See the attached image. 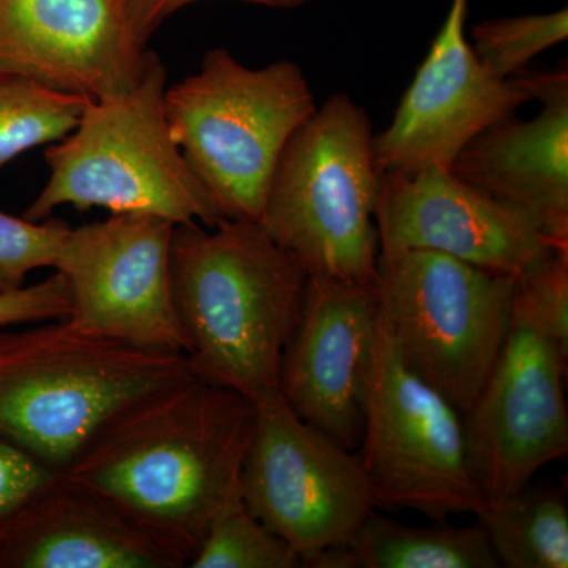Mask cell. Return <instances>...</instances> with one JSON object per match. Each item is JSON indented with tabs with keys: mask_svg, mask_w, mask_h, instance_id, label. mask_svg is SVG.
Instances as JSON below:
<instances>
[{
	"mask_svg": "<svg viewBox=\"0 0 568 568\" xmlns=\"http://www.w3.org/2000/svg\"><path fill=\"white\" fill-rule=\"evenodd\" d=\"M254 420L252 398L190 376L112 417L63 473L189 567L241 499Z\"/></svg>",
	"mask_w": 568,
	"mask_h": 568,
	"instance_id": "obj_1",
	"label": "cell"
},
{
	"mask_svg": "<svg viewBox=\"0 0 568 568\" xmlns=\"http://www.w3.org/2000/svg\"><path fill=\"white\" fill-rule=\"evenodd\" d=\"M171 283L192 375L253 402L278 390L308 275L261 223L178 224Z\"/></svg>",
	"mask_w": 568,
	"mask_h": 568,
	"instance_id": "obj_2",
	"label": "cell"
},
{
	"mask_svg": "<svg viewBox=\"0 0 568 568\" xmlns=\"http://www.w3.org/2000/svg\"><path fill=\"white\" fill-rule=\"evenodd\" d=\"M193 376L182 354L89 334L69 320L0 331V437L63 473L112 417Z\"/></svg>",
	"mask_w": 568,
	"mask_h": 568,
	"instance_id": "obj_3",
	"label": "cell"
},
{
	"mask_svg": "<svg viewBox=\"0 0 568 568\" xmlns=\"http://www.w3.org/2000/svg\"><path fill=\"white\" fill-rule=\"evenodd\" d=\"M166 88V69L153 54L132 89L89 100L77 129L44 152L50 178L22 216L44 222L55 209L70 205L159 216L175 226L223 222L171 133Z\"/></svg>",
	"mask_w": 568,
	"mask_h": 568,
	"instance_id": "obj_4",
	"label": "cell"
},
{
	"mask_svg": "<svg viewBox=\"0 0 568 568\" xmlns=\"http://www.w3.org/2000/svg\"><path fill=\"white\" fill-rule=\"evenodd\" d=\"M364 108L335 93L291 136L261 226L310 278L375 283L381 173Z\"/></svg>",
	"mask_w": 568,
	"mask_h": 568,
	"instance_id": "obj_5",
	"label": "cell"
},
{
	"mask_svg": "<svg viewBox=\"0 0 568 568\" xmlns=\"http://www.w3.org/2000/svg\"><path fill=\"white\" fill-rule=\"evenodd\" d=\"M164 111L179 149L224 219L261 223L276 164L316 111L297 63L250 69L224 48L168 85Z\"/></svg>",
	"mask_w": 568,
	"mask_h": 568,
	"instance_id": "obj_6",
	"label": "cell"
},
{
	"mask_svg": "<svg viewBox=\"0 0 568 568\" xmlns=\"http://www.w3.org/2000/svg\"><path fill=\"white\" fill-rule=\"evenodd\" d=\"M517 276L447 254H379V316L403 364L462 416L476 403L506 343Z\"/></svg>",
	"mask_w": 568,
	"mask_h": 568,
	"instance_id": "obj_7",
	"label": "cell"
},
{
	"mask_svg": "<svg viewBox=\"0 0 568 568\" xmlns=\"http://www.w3.org/2000/svg\"><path fill=\"white\" fill-rule=\"evenodd\" d=\"M361 439L357 457L377 508L414 510L435 523L484 510L462 414L403 364L381 316Z\"/></svg>",
	"mask_w": 568,
	"mask_h": 568,
	"instance_id": "obj_8",
	"label": "cell"
},
{
	"mask_svg": "<svg viewBox=\"0 0 568 568\" xmlns=\"http://www.w3.org/2000/svg\"><path fill=\"white\" fill-rule=\"evenodd\" d=\"M256 403L241 473V499L298 552L304 567L346 544L377 504L361 459L306 424L278 390Z\"/></svg>",
	"mask_w": 568,
	"mask_h": 568,
	"instance_id": "obj_9",
	"label": "cell"
},
{
	"mask_svg": "<svg viewBox=\"0 0 568 568\" xmlns=\"http://www.w3.org/2000/svg\"><path fill=\"white\" fill-rule=\"evenodd\" d=\"M175 224L159 216L118 213L70 227L54 271L69 284L74 327L152 351H189L171 283Z\"/></svg>",
	"mask_w": 568,
	"mask_h": 568,
	"instance_id": "obj_10",
	"label": "cell"
},
{
	"mask_svg": "<svg viewBox=\"0 0 568 568\" xmlns=\"http://www.w3.org/2000/svg\"><path fill=\"white\" fill-rule=\"evenodd\" d=\"M568 355L514 308L487 384L463 416L467 463L485 504L526 487L541 467L566 457Z\"/></svg>",
	"mask_w": 568,
	"mask_h": 568,
	"instance_id": "obj_11",
	"label": "cell"
},
{
	"mask_svg": "<svg viewBox=\"0 0 568 568\" xmlns=\"http://www.w3.org/2000/svg\"><path fill=\"white\" fill-rule=\"evenodd\" d=\"M467 0H452L428 55L399 100L394 121L373 136L379 173L446 168L474 138L532 102L521 73L497 80L466 39Z\"/></svg>",
	"mask_w": 568,
	"mask_h": 568,
	"instance_id": "obj_12",
	"label": "cell"
},
{
	"mask_svg": "<svg viewBox=\"0 0 568 568\" xmlns=\"http://www.w3.org/2000/svg\"><path fill=\"white\" fill-rule=\"evenodd\" d=\"M381 253L425 250L511 276L560 248L528 213L459 181L446 168L381 173Z\"/></svg>",
	"mask_w": 568,
	"mask_h": 568,
	"instance_id": "obj_13",
	"label": "cell"
},
{
	"mask_svg": "<svg viewBox=\"0 0 568 568\" xmlns=\"http://www.w3.org/2000/svg\"><path fill=\"white\" fill-rule=\"evenodd\" d=\"M377 324L376 282L308 276L301 317L280 364L284 402L347 450L362 436Z\"/></svg>",
	"mask_w": 568,
	"mask_h": 568,
	"instance_id": "obj_14",
	"label": "cell"
},
{
	"mask_svg": "<svg viewBox=\"0 0 568 568\" xmlns=\"http://www.w3.org/2000/svg\"><path fill=\"white\" fill-rule=\"evenodd\" d=\"M152 58L125 0H0V74L99 100L136 85Z\"/></svg>",
	"mask_w": 568,
	"mask_h": 568,
	"instance_id": "obj_15",
	"label": "cell"
},
{
	"mask_svg": "<svg viewBox=\"0 0 568 568\" xmlns=\"http://www.w3.org/2000/svg\"><path fill=\"white\" fill-rule=\"evenodd\" d=\"M532 100L530 121L503 119L458 153L450 171L499 203L532 216L568 248V70L521 71Z\"/></svg>",
	"mask_w": 568,
	"mask_h": 568,
	"instance_id": "obj_16",
	"label": "cell"
},
{
	"mask_svg": "<svg viewBox=\"0 0 568 568\" xmlns=\"http://www.w3.org/2000/svg\"><path fill=\"white\" fill-rule=\"evenodd\" d=\"M0 568H183L114 507L58 473L0 537Z\"/></svg>",
	"mask_w": 568,
	"mask_h": 568,
	"instance_id": "obj_17",
	"label": "cell"
},
{
	"mask_svg": "<svg viewBox=\"0 0 568 568\" xmlns=\"http://www.w3.org/2000/svg\"><path fill=\"white\" fill-rule=\"evenodd\" d=\"M480 521L416 528L373 511L346 544L325 549L306 568H496Z\"/></svg>",
	"mask_w": 568,
	"mask_h": 568,
	"instance_id": "obj_18",
	"label": "cell"
},
{
	"mask_svg": "<svg viewBox=\"0 0 568 568\" xmlns=\"http://www.w3.org/2000/svg\"><path fill=\"white\" fill-rule=\"evenodd\" d=\"M487 532L497 567L567 568L566 491L532 481L476 517Z\"/></svg>",
	"mask_w": 568,
	"mask_h": 568,
	"instance_id": "obj_19",
	"label": "cell"
},
{
	"mask_svg": "<svg viewBox=\"0 0 568 568\" xmlns=\"http://www.w3.org/2000/svg\"><path fill=\"white\" fill-rule=\"evenodd\" d=\"M89 100L20 74H0V170L73 132Z\"/></svg>",
	"mask_w": 568,
	"mask_h": 568,
	"instance_id": "obj_20",
	"label": "cell"
},
{
	"mask_svg": "<svg viewBox=\"0 0 568 568\" xmlns=\"http://www.w3.org/2000/svg\"><path fill=\"white\" fill-rule=\"evenodd\" d=\"M190 568H302V558L242 503L234 500L213 519Z\"/></svg>",
	"mask_w": 568,
	"mask_h": 568,
	"instance_id": "obj_21",
	"label": "cell"
},
{
	"mask_svg": "<svg viewBox=\"0 0 568 568\" xmlns=\"http://www.w3.org/2000/svg\"><path fill=\"white\" fill-rule=\"evenodd\" d=\"M568 37V10L551 13L495 18L473 31L474 54L497 80H510L541 52L564 43Z\"/></svg>",
	"mask_w": 568,
	"mask_h": 568,
	"instance_id": "obj_22",
	"label": "cell"
},
{
	"mask_svg": "<svg viewBox=\"0 0 568 568\" xmlns=\"http://www.w3.org/2000/svg\"><path fill=\"white\" fill-rule=\"evenodd\" d=\"M69 230L62 220L31 222L0 212V294L20 290L39 268L54 267Z\"/></svg>",
	"mask_w": 568,
	"mask_h": 568,
	"instance_id": "obj_23",
	"label": "cell"
},
{
	"mask_svg": "<svg viewBox=\"0 0 568 568\" xmlns=\"http://www.w3.org/2000/svg\"><path fill=\"white\" fill-rule=\"evenodd\" d=\"M514 308L568 355V248H558L517 276Z\"/></svg>",
	"mask_w": 568,
	"mask_h": 568,
	"instance_id": "obj_24",
	"label": "cell"
},
{
	"mask_svg": "<svg viewBox=\"0 0 568 568\" xmlns=\"http://www.w3.org/2000/svg\"><path fill=\"white\" fill-rule=\"evenodd\" d=\"M55 474L21 447L0 437V537L18 511Z\"/></svg>",
	"mask_w": 568,
	"mask_h": 568,
	"instance_id": "obj_25",
	"label": "cell"
},
{
	"mask_svg": "<svg viewBox=\"0 0 568 568\" xmlns=\"http://www.w3.org/2000/svg\"><path fill=\"white\" fill-rule=\"evenodd\" d=\"M70 315L69 284L59 272L43 282L24 284L0 294V331L43 321L67 320Z\"/></svg>",
	"mask_w": 568,
	"mask_h": 568,
	"instance_id": "obj_26",
	"label": "cell"
},
{
	"mask_svg": "<svg viewBox=\"0 0 568 568\" xmlns=\"http://www.w3.org/2000/svg\"><path fill=\"white\" fill-rule=\"evenodd\" d=\"M125 2L138 39L148 47V41L168 18L200 0H125ZM241 2L271 7V9H295L304 6L308 0H241Z\"/></svg>",
	"mask_w": 568,
	"mask_h": 568,
	"instance_id": "obj_27",
	"label": "cell"
}]
</instances>
